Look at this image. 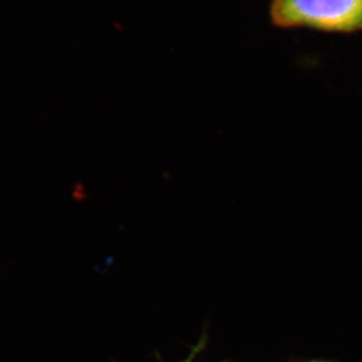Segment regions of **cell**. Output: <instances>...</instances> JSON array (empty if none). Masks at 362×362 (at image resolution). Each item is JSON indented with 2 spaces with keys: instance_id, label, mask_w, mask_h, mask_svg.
<instances>
[{
  "instance_id": "6da1fadb",
  "label": "cell",
  "mask_w": 362,
  "mask_h": 362,
  "mask_svg": "<svg viewBox=\"0 0 362 362\" xmlns=\"http://www.w3.org/2000/svg\"><path fill=\"white\" fill-rule=\"evenodd\" d=\"M269 18L272 25L284 30L358 33L362 30V0H271Z\"/></svg>"
},
{
  "instance_id": "7a4b0ae2",
  "label": "cell",
  "mask_w": 362,
  "mask_h": 362,
  "mask_svg": "<svg viewBox=\"0 0 362 362\" xmlns=\"http://www.w3.org/2000/svg\"><path fill=\"white\" fill-rule=\"evenodd\" d=\"M192 356L190 357V358H188L187 361H181V362H192Z\"/></svg>"
},
{
  "instance_id": "3957f363",
  "label": "cell",
  "mask_w": 362,
  "mask_h": 362,
  "mask_svg": "<svg viewBox=\"0 0 362 362\" xmlns=\"http://www.w3.org/2000/svg\"><path fill=\"white\" fill-rule=\"evenodd\" d=\"M312 362H317V361H312Z\"/></svg>"
}]
</instances>
